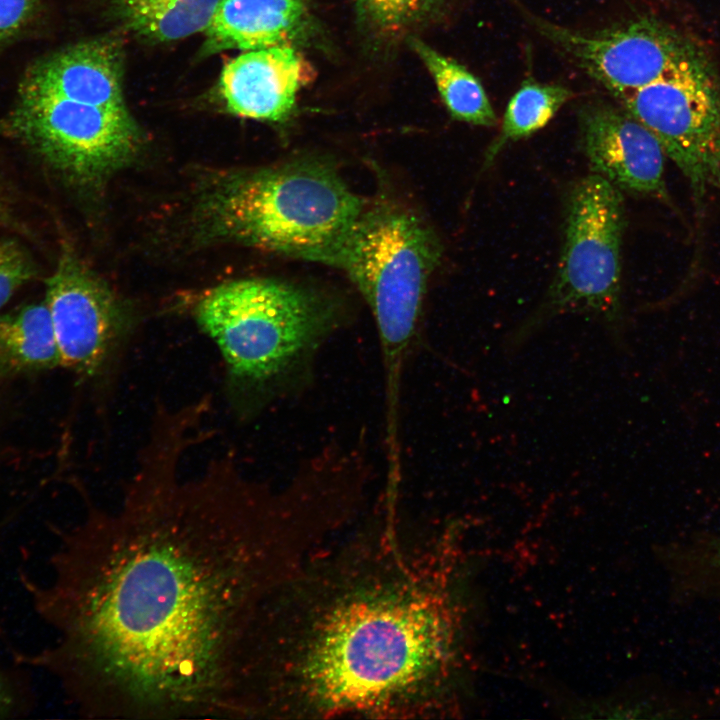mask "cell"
<instances>
[{
    "mask_svg": "<svg viewBox=\"0 0 720 720\" xmlns=\"http://www.w3.org/2000/svg\"><path fill=\"white\" fill-rule=\"evenodd\" d=\"M45 303L60 364L83 375L100 371L126 328L122 306L111 290L71 251H64L47 280Z\"/></svg>",
    "mask_w": 720,
    "mask_h": 720,
    "instance_id": "10",
    "label": "cell"
},
{
    "mask_svg": "<svg viewBox=\"0 0 720 720\" xmlns=\"http://www.w3.org/2000/svg\"><path fill=\"white\" fill-rule=\"evenodd\" d=\"M10 131L51 167L80 184L95 183L126 166L140 145L128 109L20 93Z\"/></svg>",
    "mask_w": 720,
    "mask_h": 720,
    "instance_id": "8",
    "label": "cell"
},
{
    "mask_svg": "<svg viewBox=\"0 0 720 720\" xmlns=\"http://www.w3.org/2000/svg\"><path fill=\"white\" fill-rule=\"evenodd\" d=\"M358 22L377 44L392 45L438 16L442 0H354Z\"/></svg>",
    "mask_w": 720,
    "mask_h": 720,
    "instance_id": "19",
    "label": "cell"
},
{
    "mask_svg": "<svg viewBox=\"0 0 720 720\" xmlns=\"http://www.w3.org/2000/svg\"><path fill=\"white\" fill-rule=\"evenodd\" d=\"M556 275L537 312L509 338L519 348L550 317L584 311L600 317L621 339V247L626 225L621 190L591 173L571 188Z\"/></svg>",
    "mask_w": 720,
    "mask_h": 720,
    "instance_id": "6",
    "label": "cell"
},
{
    "mask_svg": "<svg viewBox=\"0 0 720 720\" xmlns=\"http://www.w3.org/2000/svg\"><path fill=\"white\" fill-rule=\"evenodd\" d=\"M441 257L440 240L429 225L408 209L381 201L364 207L331 241L303 258L343 271L369 305L384 353L389 412H395L400 370Z\"/></svg>",
    "mask_w": 720,
    "mask_h": 720,
    "instance_id": "4",
    "label": "cell"
},
{
    "mask_svg": "<svg viewBox=\"0 0 720 720\" xmlns=\"http://www.w3.org/2000/svg\"><path fill=\"white\" fill-rule=\"evenodd\" d=\"M407 42L431 74L449 114L472 125L492 127L497 116L478 78L414 35Z\"/></svg>",
    "mask_w": 720,
    "mask_h": 720,
    "instance_id": "17",
    "label": "cell"
},
{
    "mask_svg": "<svg viewBox=\"0 0 720 720\" xmlns=\"http://www.w3.org/2000/svg\"><path fill=\"white\" fill-rule=\"evenodd\" d=\"M581 143L591 173L618 189L671 199L665 181V151L659 140L622 106L592 101L579 111Z\"/></svg>",
    "mask_w": 720,
    "mask_h": 720,
    "instance_id": "11",
    "label": "cell"
},
{
    "mask_svg": "<svg viewBox=\"0 0 720 720\" xmlns=\"http://www.w3.org/2000/svg\"><path fill=\"white\" fill-rule=\"evenodd\" d=\"M280 507L232 478L140 479L70 537L61 662L89 716L230 718L243 642L296 567Z\"/></svg>",
    "mask_w": 720,
    "mask_h": 720,
    "instance_id": "1",
    "label": "cell"
},
{
    "mask_svg": "<svg viewBox=\"0 0 720 720\" xmlns=\"http://www.w3.org/2000/svg\"><path fill=\"white\" fill-rule=\"evenodd\" d=\"M364 207L333 166L305 158L225 178L203 198L200 216L213 238L303 260Z\"/></svg>",
    "mask_w": 720,
    "mask_h": 720,
    "instance_id": "3",
    "label": "cell"
},
{
    "mask_svg": "<svg viewBox=\"0 0 720 720\" xmlns=\"http://www.w3.org/2000/svg\"><path fill=\"white\" fill-rule=\"evenodd\" d=\"M221 0H115L123 23L138 35L167 42L205 31Z\"/></svg>",
    "mask_w": 720,
    "mask_h": 720,
    "instance_id": "16",
    "label": "cell"
},
{
    "mask_svg": "<svg viewBox=\"0 0 720 720\" xmlns=\"http://www.w3.org/2000/svg\"><path fill=\"white\" fill-rule=\"evenodd\" d=\"M389 545L282 582L245 640L238 692L250 718L433 712L458 657V616L429 552Z\"/></svg>",
    "mask_w": 720,
    "mask_h": 720,
    "instance_id": "2",
    "label": "cell"
},
{
    "mask_svg": "<svg viewBox=\"0 0 720 720\" xmlns=\"http://www.w3.org/2000/svg\"><path fill=\"white\" fill-rule=\"evenodd\" d=\"M309 0H221L205 32L207 53L301 42L312 32Z\"/></svg>",
    "mask_w": 720,
    "mask_h": 720,
    "instance_id": "14",
    "label": "cell"
},
{
    "mask_svg": "<svg viewBox=\"0 0 720 720\" xmlns=\"http://www.w3.org/2000/svg\"><path fill=\"white\" fill-rule=\"evenodd\" d=\"M4 704H5V695H4L2 686H1V684H0V711H1V709H2V707H3Z\"/></svg>",
    "mask_w": 720,
    "mask_h": 720,
    "instance_id": "23",
    "label": "cell"
},
{
    "mask_svg": "<svg viewBox=\"0 0 720 720\" xmlns=\"http://www.w3.org/2000/svg\"><path fill=\"white\" fill-rule=\"evenodd\" d=\"M34 274L30 256L16 241H0V308Z\"/></svg>",
    "mask_w": 720,
    "mask_h": 720,
    "instance_id": "20",
    "label": "cell"
},
{
    "mask_svg": "<svg viewBox=\"0 0 720 720\" xmlns=\"http://www.w3.org/2000/svg\"><path fill=\"white\" fill-rule=\"evenodd\" d=\"M20 93L125 110L119 48L109 40H93L42 58L26 72Z\"/></svg>",
    "mask_w": 720,
    "mask_h": 720,
    "instance_id": "13",
    "label": "cell"
},
{
    "mask_svg": "<svg viewBox=\"0 0 720 720\" xmlns=\"http://www.w3.org/2000/svg\"><path fill=\"white\" fill-rule=\"evenodd\" d=\"M571 97V90L561 84L525 80L507 104L499 133L485 153L484 168L508 143L546 126Z\"/></svg>",
    "mask_w": 720,
    "mask_h": 720,
    "instance_id": "18",
    "label": "cell"
},
{
    "mask_svg": "<svg viewBox=\"0 0 720 720\" xmlns=\"http://www.w3.org/2000/svg\"><path fill=\"white\" fill-rule=\"evenodd\" d=\"M195 316L232 379L255 390L297 376L339 320L327 296L272 279L220 285L199 301Z\"/></svg>",
    "mask_w": 720,
    "mask_h": 720,
    "instance_id": "5",
    "label": "cell"
},
{
    "mask_svg": "<svg viewBox=\"0 0 720 720\" xmlns=\"http://www.w3.org/2000/svg\"><path fill=\"white\" fill-rule=\"evenodd\" d=\"M617 101L659 140L702 212L709 191L720 193V82L708 55Z\"/></svg>",
    "mask_w": 720,
    "mask_h": 720,
    "instance_id": "7",
    "label": "cell"
},
{
    "mask_svg": "<svg viewBox=\"0 0 720 720\" xmlns=\"http://www.w3.org/2000/svg\"><path fill=\"white\" fill-rule=\"evenodd\" d=\"M311 74L309 64L292 46L249 50L224 66L220 92L231 113L279 122L291 115L297 93Z\"/></svg>",
    "mask_w": 720,
    "mask_h": 720,
    "instance_id": "12",
    "label": "cell"
},
{
    "mask_svg": "<svg viewBox=\"0 0 720 720\" xmlns=\"http://www.w3.org/2000/svg\"><path fill=\"white\" fill-rule=\"evenodd\" d=\"M37 0H0V43L19 32L31 18Z\"/></svg>",
    "mask_w": 720,
    "mask_h": 720,
    "instance_id": "21",
    "label": "cell"
},
{
    "mask_svg": "<svg viewBox=\"0 0 720 720\" xmlns=\"http://www.w3.org/2000/svg\"><path fill=\"white\" fill-rule=\"evenodd\" d=\"M60 365L46 303L0 315V372L32 371Z\"/></svg>",
    "mask_w": 720,
    "mask_h": 720,
    "instance_id": "15",
    "label": "cell"
},
{
    "mask_svg": "<svg viewBox=\"0 0 720 720\" xmlns=\"http://www.w3.org/2000/svg\"><path fill=\"white\" fill-rule=\"evenodd\" d=\"M520 7L539 33L616 100L706 54L688 35L653 17L584 32L543 20Z\"/></svg>",
    "mask_w": 720,
    "mask_h": 720,
    "instance_id": "9",
    "label": "cell"
},
{
    "mask_svg": "<svg viewBox=\"0 0 720 720\" xmlns=\"http://www.w3.org/2000/svg\"><path fill=\"white\" fill-rule=\"evenodd\" d=\"M713 562L717 567L720 568V542L715 545Z\"/></svg>",
    "mask_w": 720,
    "mask_h": 720,
    "instance_id": "22",
    "label": "cell"
}]
</instances>
